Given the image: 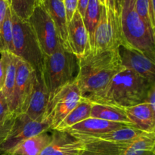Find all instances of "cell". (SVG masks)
Instances as JSON below:
<instances>
[{
    "label": "cell",
    "mask_w": 155,
    "mask_h": 155,
    "mask_svg": "<svg viewBox=\"0 0 155 155\" xmlns=\"http://www.w3.org/2000/svg\"><path fill=\"white\" fill-rule=\"evenodd\" d=\"M64 4L66 11L67 22L68 24L77 11L78 0H64Z\"/></svg>",
    "instance_id": "cell-30"
},
{
    "label": "cell",
    "mask_w": 155,
    "mask_h": 155,
    "mask_svg": "<svg viewBox=\"0 0 155 155\" xmlns=\"http://www.w3.org/2000/svg\"><path fill=\"white\" fill-rule=\"evenodd\" d=\"M105 6L107 8L115 10V0H105Z\"/></svg>",
    "instance_id": "cell-37"
},
{
    "label": "cell",
    "mask_w": 155,
    "mask_h": 155,
    "mask_svg": "<svg viewBox=\"0 0 155 155\" xmlns=\"http://www.w3.org/2000/svg\"><path fill=\"white\" fill-rule=\"evenodd\" d=\"M155 133H145L130 142L122 155H149L154 153Z\"/></svg>",
    "instance_id": "cell-23"
},
{
    "label": "cell",
    "mask_w": 155,
    "mask_h": 155,
    "mask_svg": "<svg viewBox=\"0 0 155 155\" xmlns=\"http://www.w3.org/2000/svg\"><path fill=\"white\" fill-rule=\"evenodd\" d=\"M92 105V103L91 101L82 97L79 104L67 115L66 117L58 126L55 130L63 131L89 118L90 117Z\"/></svg>",
    "instance_id": "cell-25"
},
{
    "label": "cell",
    "mask_w": 155,
    "mask_h": 155,
    "mask_svg": "<svg viewBox=\"0 0 155 155\" xmlns=\"http://www.w3.org/2000/svg\"><path fill=\"white\" fill-rule=\"evenodd\" d=\"M36 74L31 65L19 58H17L13 107L15 115L24 114L27 110L34 86Z\"/></svg>",
    "instance_id": "cell-9"
},
{
    "label": "cell",
    "mask_w": 155,
    "mask_h": 155,
    "mask_svg": "<svg viewBox=\"0 0 155 155\" xmlns=\"http://www.w3.org/2000/svg\"><path fill=\"white\" fill-rule=\"evenodd\" d=\"M8 7L9 3L8 0H0V30Z\"/></svg>",
    "instance_id": "cell-32"
},
{
    "label": "cell",
    "mask_w": 155,
    "mask_h": 155,
    "mask_svg": "<svg viewBox=\"0 0 155 155\" xmlns=\"http://www.w3.org/2000/svg\"><path fill=\"white\" fill-rule=\"evenodd\" d=\"M48 103V91L43 71L36 72L34 86L28 107L24 114L32 120L42 121Z\"/></svg>",
    "instance_id": "cell-12"
},
{
    "label": "cell",
    "mask_w": 155,
    "mask_h": 155,
    "mask_svg": "<svg viewBox=\"0 0 155 155\" xmlns=\"http://www.w3.org/2000/svg\"><path fill=\"white\" fill-rule=\"evenodd\" d=\"M77 59L63 45L49 55H45L43 75L48 91V101L65 85L74 82Z\"/></svg>",
    "instance_id": "cell-4"
},
{
    "label": "cell",
    "mask_w": 155,
    "mask_h": 155,
    "mask_svg": "<svg viewBox=\"0 0 155 155\" xmlns=\"http://www.w3.org/2000/svg\"><path fill=\"white\" fill-rule=\"evenodd\" d=\"M127 126H132L123 123L110 122L98 118L89 117L70 128L66 129L62 132H65L73 138L76 139L80 136H92V135L102 134L108 133L117 129L122 128Z\"/></svg>",
    "instance_id": "cell-14"
},
{
    "label": "cell",
    "mask_w": 155,
    "mask_h": 155,
    "mask_svg": "<svg viewBox=\"0 0 155 155\" xmlns=\"http://www.w3.org/2000/svg\"><path fill=\"white\" fill-rule=\"evenodd\" d=\"M89 0H78V4H77V12L80 13V15H81L82 18H83L84 16L85 12H86V7H87V5L89 3Z\"/></svg>",
    "instance_id": "cell-34"
},
{
    "label": "cell",
    "mask_w": 155,
    "mask_h": 155,
    "mask_svg": "<svg viewBox=\"0 0 155 155\" xmlns=\"http://www.w3.org/2000/svg\"><path fill=\"white\" fill-rule=\"evenodd\" d=\"M15 117H16V116L11 118L9 120H8L7 122L5 123L4 124H0V145L2 143L3 141L5 140L6 136L8 134L9 131H10L12 125H13Z\"/></svg>",
    "instance_id": "cell-31"
},
{
    "label": "cell",
    "mask_w": 155,
    "mask_h": 155,
    "mask_svg": "<svg viewBox=\"0 0 155 155\" xmlns=\"http://www.w3.org/2000/svg\"><path fill=\"white\" fill-rule=\"evenodd\" d=\"M36 5L43 7L52 19L59 39L64 48H66L68 22L64 0H36Z\"/></svg>",
    "instance_id": "cell-16"
},
{
    "label": "cell",
    "mask_w": 155,
    "mask_h": 155,
    "mask_svg": "<svg viewBox=\"0 0 155 155\" xmlns=\"http://www.w3.org/2000/svg\"><path fill=\"white\" fill-rule=\"evenodd\" d=\"M135 8L138 15L155 35V27L151 23L149 16V0H136Z\"/></svg>",
    "instance_id": "cell-28"
},
{
    "label": "cell",
    "mask_w": 155,
    "mask_h": 155,
    "mask_svg": "<svg viewBox=\"0 0 155 155\" xmlns=\"http://www.w3.org/2000/svg\"><path fill=\"white\" fill-rule=\"evenodd\" d=\"M77 66L78 72L74 82L83 98L104 89L113 77L125 68L121 63L119 49L89 52L77 59Z\"/></svg>",
    "instance_id": "cell-1"
},
{
    "label": "cell",
    "mask_w": 155,
    "mask_h": 155,
    "mask_svg": "<svg viewBox=\"0 0 155 155\" xmlns=\"http://www.w3.org/2000/svg\"><path fill=\"white\" fill-rule=\"evenodd\" d=\"M13 51L12 12L9 6L0 30V54L3 52L13 53Z\"/></svg>",
    "instance_id": "cell-26"
},
{
    "label": "cell",
    "mask_w": 155,
    "mask_h": 155,
    "mask_svg": "<svg viewBox=\"0 0 155 155\" xmlns=\"http://www.w3.org/2000/svg\"><path fill=\"white\" fill-rule=\"evenodd\" d=\"M49 130L46 121L32 120L25 114L17 115L8 134L0 145V151L8 155L23 141Z\"/></svg>",
    "instance_id": "cell-8"
},
{
    "label": "cell",
    "mask_w": 155,
    "mask_h": 155,
    "mask_svg": "<svg viewBox=\"0 0 155 155\" xmlns=\"http://www.w3.org/2000/svg\"><path fill=\"white\" fill-rule=\"evenodd\" d=\"M81 98V93L74 82L65 85L54 94L48 101L43 119L49 124L50 130H56Z\"/></svg>",
    "instance_id": "cell-6"
},
{
    "label": "cell",
    "mask_w": 155,
    "mask_h": 155,
    "mask_svg": "<svg viewBox=\"0 0 155 155\" xmlns=\"http://www.w3.org/2000/svg\"><path fill=\"white\" fill-rule=\"evenodd\" d=\"M89 117L98 118L110 122L123 123V124H127L133 126L127 118L124 108L114 107V106L92 103Z\"/></svg>",
    "instance_id": "cell-22"
},
{
    "label": "cell",
    "mask_w": 155,
    "mask_h": 155,
    "mask_svg": "<svg viewBox=\"0 0 155 155\" xmlns=\"http://www.w3.org/2000/svg\"><path fill=\"white\" fill-rule=\"evenodd\" d=\"M0 54L5 64V81L2 92L5 98L11 112L14 114V94L18 57L10 52H3Z\"/></svg>",
    "instance_id": "cell-17"
},
{
    "label": "cell",
    "mask_w": 155,
    "mask_h": 155,
    "mask_svg": "<svg viewBox=\"0 0 155 155\" xmlns=\"http://www.w3.org/2000/svg\"><path fill=\"white\" fill-rule=\"evenodd\" d=\"M145 101L148 102L151 105V107L155 110V84L153 85L151 89H150Z\"/></svg>",
    "instance_id": "cell-33"
},
{
    "label": "cell",
    "mask_w": 155,
    "mask_h": 155,
    "mask_svg": "<svg viewBox=\"0 0 155 155\" xmlns=\"http://www.w3.org/2000/svg\"><path fill=\"white\" fill-rule=\"evenodd\" d=\"M85 149L80 155H122L128 143H117L101 140L83 142Z\"/></svg>",
    "instance_id": "cell-20"
},
{
    "label": "cell",
    "mask_w": 155,
    "mask_h": 155,
    "mask_svg": "<svg viewBox=\"0 0 155 155\" xmlns=\"http://www.w3.org/2000/svg\"><path fill=\"white\" fill-rule=\"evenodd\" d=\"M122 1L123 0H115V10H116V12H117L119 14L120 13Z\"/></svg>",
    "instance_id": "cell-38"
},
{
    "label": "cell",
    "mask_w": 155,
    "mask_h": 155,
    "mask_svg": "<svg viewBox=\"0 0 155 155\" xmlns=\"http://www.w3.org/2000/svg\"><path fill=\"white\" fill-rule=\"evenodd\" d=\"M17 115L11 112L5 98L3 95L2 91H0V124H4L11 118Z\"/></svg>",
    "instance_id": "cell-29"
},
{
    "label": "cell",
    "mask_w": 155,
    "mask_h": 155,
    "mask_svg": "<svg viewBox=\"0 0 155 155\" xmlns=\"http://www.w3.org/2000/svg\"><path fill=\"white\" fill-rule=\"evenodd\" d=\"M102 5H105V0H99Z\"/></svg>",
    "instance_id": "cell-39"
},
{
    "label": "cell",
    "mask_w": 155,
    "mask_h": 155,
    "mask_svg": "<svg viewBox=\"0 0 155 155\" xmlns=\"http://www.w3.org/2000/svg\"><path fill=\"white\" fill-rule=\"evenodd\" d=\"M136 0H123L120 21L127 45L136 48L155 60V35L150 30L135 8Z\"/></svg>",
    "instance_id": "cell-3"
},
{
    "label": "cell",
    "mask_w": 155,
    "mask_h": 155,
    "mask_svg": "<svg viewBox=\"0 0 155 155\" xmlns=\"http://www.w3.org/2000/svg\"><path fill=\"white\" fill-rule=\"evenodd\" d=\"M51 131V142L38 155H80L83 152L85 145L82 141L65 132Z\"/></svg>",
    "instance_id": "cell-13"
},
{
    "label": "cell",
    "mask_w": 155,
    "mask_h": 155,
    "mask_svg": "<svg viewBox=\"0 0 155 155\" xmlns=\"http://www.w3.org/2000/svg\"><path fill=\"white\" fill-rule=\"evenodd\" d=\"M145 132L135 128L133 126H127L122 128L112 130L108 133L102 134L92 135V136H80L76 139L84 142L91 140H101L106 142H117V143H128L136 139L138 136L142 135Z\"/></svg>",
    "instance_id": "cell-18"
},
{
    "label": "cell",
    "mask_w": 155,
    "mask_h": 155,
    "mask_svg": "<svg viewBox=\"0 0 155 155\" xmlns=\"http://www.w3.org/2000/svg\"><path fill=\"white\" fill-rule=\"evenodd\" d=\"M51 140V135L43 132L18 144L8 155H38Z\"/></svg>",
    "instance_id": "cell-19"
},
{
    "label": "cell",
    "mask_w": 155,
    "mask_h": 155,
    "mask_svg": "<svg viewBox=\"0 0 155 155\" xmlns=\"http://www.w3.org/2000/svg\"><path fill=\"white\" fill-rule=\"evenodd\" d=\"M154 84L125 68L113 77L104 89L84 98L92 103L125 108L145 102Z\"/></svg>",
    "instance_id": "cell-2"
},
{
    "label": "cell",
    "mask_w": 155,
    "mask_h": 155,
    "mask_svg": "<svg viewBox=\"0 0 155 155\" xmlns=\"http://www.w3.org/2000/svg\"><path fill=\"white\" fill-rule=\"evenodd\" d=\"M13 54L33 67L36 72L43 69L44 55L27 21L20 19L12 10Z\"/></svg>",
    "instance_id": "cell-5"
},
{
    "label": "cell",
    "mask_w": 155,
    "mask_h": 155,
    "mask_svg": "<svg viewBox=\"0 0 155 155\" xmlns=\"http://www.w3.org/2000/svg\"><path fill=\"white\" fill-rule=\"evenodd\" d=\"M27 21L30 24L44 55H49L62 45L55 25L46 11L36 5Z\"/></svg>",
    "instance_id": "cell-7"
},
{
    "label": "cell",
    "mask_w": 155,
    "mask_h": 155,
    "mask_svg": "<svg viewBox=\"0 0 155 155\" xmlns=\"http://www.w3.org/2000/svg\"><path fill=\"white\" fill-rule=\"evenodd\" d=\"M132 124L139 130L155 133V110L146 101L124 108Z\"/></svg>",
    "instance_id": "cell-15"
},
{
    "label": "cell",
    "mask_w": 155,
    "mask_h": 155,
    "mask_svg": "<svg viewBox=\"0 0 155 155\" xmlns=\"http://www.w3.org/2000/svg\"><path fill=\"white\" fill-rule=\"evenodd\" d=\"M118 49L121 63L124 68L131 70L151 83H155L154 61L142 51L129 45L120 46Z\"/></svg>",
    "instance_id": "cell-10"
},
{
    "label": "cell",
    "mask_w": 155,
    "mask_h": 155,
    "mask_svg": "<svg viewBox=\"0 0 155 155\" xmlns=\"http://www.w3.org/2000/svg\"><path fill=\"white\" fill-rule=\"evenodd\" d=\"M152 155H154V153H153V154H152Z\"/></svg>",
    "instance_id": "cell-40"
},
{
    "label": "cell",
    "mask_w": 155,
    "mask_h": 155,
    "mask_svg": "<svg viewBox=\"0 0 155 155\" xmlns=\"http://www.w3.org/2000/svg\"><path fill=\"white\" fill-rule=\"evenodd\" d=\"M5 81V64L2 58H0V91L2 89Z\"/></svg>",
    "instance_id": "cell-36"
},
{
    "label": "cell",
    "mask_w": 155,
    "mask_h": 155,
    "mask_svg": "<svg viewBox=\"0 0 155 155\" xmlns=\"http://www.w3.org/2000/svg\"><path fill=\"white\" fill-rule=\"evenodd\" d=\"M101 7H102V5L101 4L99 0H89L84 16L83 18V23L87 31L88 36H89L90 51L93 48L94 36H95V29L99 21Z\"/></svg>",
    "instance_id": "cell-24"
},
{
    "label": "cell",
    "mask_w": 155,
    "mask_h": 155,
    "mask_svg": "<svg viewBox=\"0 0 155 155\" xmlns=\"http://www.w3.org/2000/svg\"><path fill=\"white\" fill-rule=\"evenodd\" d=\"M149 16L151 23L155 27V0H149Z\"/></svg>",
    "instance_id": "cell-35"
},
{
    "label": "cell",
    "mask_w": 155,
    "mask_h": 155,
    "mask_svg": "<svg viewBox=\"0 0 155 155\" xmlns=\"http://www.w3.org/2000/svg\"><path fill=\"white\" fill-rule=\"evenodd\" d=\"M107 17L109 50L118 49L120 46L127 45L121 27L120 15L116 11L107 8Z\"/></svg>",
    "instance_id": "cell-21"
},
{
    "label": "cell",
    "mask_w": 155,
    "mask_h": 155,
    "mask_svg": "<svg viewBox=\"0 0 155 155\" xmlns=\"http://www.w3.org/2000/svg\"><path fill=\"white\" fill-rule=\"evenodd\" d=\"M10 8L20 19L27 21L34 11L36 0H8Z\"/></svg>",
    "instance_id": "cell-27"
},
{
    "label": "cell",
    "mask_w": 155,
    "mask_h": 155,
    "mask_svg": "<svg viewBox=\"0 0 155 155\" xmlns=\"http://www.w3.org/2000/svg\"><path fill=\"white\" fill-rule=\"evenodd\" d=\"M66 49L71 51L77 59H80L90 52L89 36L83 18L77 10L68 24Z\"/></svg>",
    "instance_id": "cell-11"
}]
</instances>
